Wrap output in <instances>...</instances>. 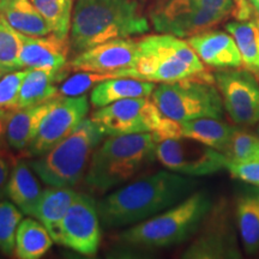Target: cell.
<instances>
[{
  "mask_svg": "<svg viewBox=\"0 0 259 259\" xmlns=\"http://www.w3.org/2000/svg\"><path fill=\"white\" fill-rule=\"evenodd\" d=\"M199 181L171 170L136 179L97 202L105 229L124 228L154 218L198 190Z\"/></svg>",
  "mask_w": 259,
  "mask_h": 259,
  "instance_id": "1",
  "label": "cell"
},
{
  "mask_svg": "<svg viewBox=\"0 0 259 259\" xmlns=\"http://www.w3.org/2000/svg\"><path fill=\"white\" fill-rule=\"evenodd\" d=\"M150 25L136 0H77L70 30L76 54L96 45L142 35Z\"/></svg>",
  "mask_w": 259,
  "mask_h": 259,
  "instance_id": "2",
  "label": "cell"
},
{
  "mask_svg": "<svg viewBox=\"0 0 259 259\" xmlns=\"http://www.w3.org/2000/svg\"><path fill=\"white\" fill-rule=\"evenodd\" d=\"M157 141L153 132L108 136L94 151L85 184L99 192L132 180L156 158Z\"/></svg>",
  "mask_w": 259,
  "mask_h": 259,
  "instance_id": "3",
  "label": "cell"
},
{
  "mask_svg": "<svg viewBox=\"0 0 259 259\" xmlns=\"http://www.w3.org/2000/svg\"><path fill=\"white\" fill-rule=\"evenodd\" d=\"M212 204L205 191L197 190L177 205L131 226L119 234V239L130 247L143 250L166 248L181 244L198 232Z\"/></svg>",
  "mask_w": 259,
  "mask_h": 259,
  "instance_id": "4",
  "label": "cell"
},
{
  "mask_svg": "<svg viewBox=\"0 0 259 259\" xmlns=\"http://www.w3.org/2000/svg\"><path fill=\"white\" fill-rule=\"evenodd\" d=\"M106 137L92 118H84L56 147L28 161L29 166L47 185L73 187L85 176L94 151Z\"/></svg>",
  "mask_w": 259,
  "mask_h": 259,
  "instance_id": "5",
  "label": "cell"
},
{
  "mask_svg": "<svg viewBox=\"0 0 259 259\" xmlns=\"http://www.w3.org/2000/svg\"><path fill=\"white\" fill-rule=\"evenodd\" d=\"M209 76L187 40L169 34L148 35L138 40V59L126 77L154 83Z\"/></svg>",
  "mask_w": 259,
  "mask_h": 259,
  "instance_id": "6",
  "label": "cell"
},
{
  "mask_svg": "<svg viewBox=\"0 0 259 259\" xmlns=\"http://www.w3.org/2000/svg\"><path fill=\"white\" fill-rule=\"evenodd\" d=\"M151 99L162 114L177 121L199 118L220 119L225 112L222 96L211 74L160 83Z\"/></svg>",
  "mask_w": 259,
  "mask_h": 259,
  "instance_id": "7",
  "label": "cell"
},
{
  "mask_svg": "<svg viewBox=\"0 0 259 259\" xmlns=\"http://www.w3.org/2000/svg\"><path fill=\"white\" fill-rule=\"evenodd\" d=\"M239 239L234 206L221 199L212 204L199 227L198 234L181 258L239 259L242 257Z\"/></svg>",
  "mask_w": 259,
  "mask_h": 259,
  "instance_id": "8",
  "label": "cell"
},
{
  "mask_svg": "<svg viewBox=\"0 0 259 259\" xmlns=\"http://www.w3.org/2000/svg\"><path fill=\"white\" fill-rule=\"evenodd\" d=\"M156 158L168 170L193 178L212 176L228 166L221 151L187 137L157 142Z\"/></svg>",
  "mask_w": 259,
  "mask_h": 259,
  "instance_id": "9",
  "label": "cell"
},
{
  "mask_svg": "<svg viewBox=\"0 0 259 259\" xmlns=\"http://www.w3.org/2000/svg\"><path fill=\"white\" fill-rule=\"evenodd\" d=\"M90 118L108 136L156 132L166 116L150 97H137L100 107Z\"/></svg>",
  "mask_w": 259,
  "mask_h": 259,
  "instance_id": "10",
  "label": "cell"
},
{
  "mask_svg": "<svg viewBox=\"0 0 259 259\" xmlns=\"http://www.w3.org/2000/svg\"><path fill=\"white\" fill-rule=\"evenodd\" d=\"M215 84L222 96L225 111L235 124L254 126L259 121V82L246 67L218 70Z\"/></svg>",
  "mask_w": 259,
  "mask_h": 259,
  "instance_id": "11",
  "label": "cell"
},
{
  "mask_svg": "<svg viewBox=\"0 0 259 259\" xmlns=\"http://www.w3.org/2000/svg\"><path fill=\"white\" fill-rule=\"evenodd\" d=\"M226 18L205 9L198 0H164L150 14L155 30L181 38L212 29Z\"/></svg>",
  "mask_w": 259,
  "mask_h": 259,
  "instance_id": "12",
  "label": "cell"
},
{
  "mask_svg": "<svg viewBox=\"0 0 259 259\" xmlns=\"http://www.w3.org/2000/svg\"><path fill=\"white\" fill-rule=\"evenodd\" d=\"M90 103L85 94L79 96L58 95L51 111L45 116L36 137L25 151L28 156H41L56 147L87 118Z\"/></svg>",
  "mask_w": 259,
  "mask_h": 259,
  "instance_id": "13",
  "label": "cell"
},
{
  "mask_svg": "<svg viewBox=\"0 0 259 259\" xmlns=\"http://www.w3.org/2000/svg\"><path fill=\"white\" fill-rule=\"evenodd\" d=\"M101 242V221L97 202L78 192L61 223L60 245L83 255L96 254Z\"/></svg>",
  "mask_w": 259,
  "mask_h": 259,
  "instance_id": "14",
  "label": "cell"
},
{
  "mask_svg": "<svg viewBox=\"0 0 259 259\" xmlns=\"http://www.w3.org/2000/svg\"><path fill=\"white\" fill-rule=\"evenodd\" d=\"M137 59L138 40L114 38L76 54L70 66L74 71L118 73L120 77H126Z\"/></svg>",
  "mask_w": 259,
  "mask_h": 259,
  "instance_id": "15",
  "label": "cell"
},
{
  "mask_svg": "<svg viewBox=\"0 0 259 259\" xmlns=\"http://www.w3.org/2000/svg\"><path fill=\"white\" fill-rule=\"evenodd\" d=\"M22 47L19 53L21 69L60 71L66 69L71 51L70 38L64 40L54 34L29 36L19 32Z\"/></svg>",
  "mask_w": 259,
  "mask_h": 259,
  "instance_id": "16",
  "label": "cell"
},
{
  "mask_svg": "<svg viewBox=\"0 0 259 259\" xmlns=\"http://www.w3.org/2000/svg\"><path fill=\"white\" fill-rule=\"evenodd\" d=\"M187 42L204 65L218 70L242 66L240 52L228 31L209 29L189 37Z\"/></svg>",
  "mask_w": 259,
  "mask_h": 259,
  "instance_id": "17",
  "label": "cell"
},
{
  "mask_svg": "<svg viewBox=\"0 0 259 259\" xmlns=\"http://www.w3.org/2000/svg\"><path fill=\"white\" fill-rule=\"evenodd\" d=\"M57 97L40 105L10 109L5 132L6 144L9 148L21 153H25L28 150L32 139L36 137L45 116L56 102Z\"/></svg>",
  "mask_w": 259,
  "mask_h": 259,
  "instance_id": "18",
  "label": "cell"
},
{
  "mask_svg": "<svg viewBox=\"0 0 259 259\" xmlns=\"http://www.w3.org/2000/svg\"><path fill=\"white\" fill-rule=\"evenodd\" d=\"M42 192L40 184L34 176L29 162L19 160L12 167L6 186V196L24 215L34 218Z\"/></svg>",
  "mask_w": 259,
  "mask_h": 259,
  "instance_id": "19",
  "label": "cell"
},
{
  "mask_svg": "<svg viewBox=\"0 0 259 259\" xmlns=\"http://www.w3.org/2000/svg\"><path fill=\"white\" fill-rule=\"evenodd\" d=\"M69 76V70L46 71L28 69L19 89L16 108L40 105L54 99L59 94V85Z\"/></svg>",
  "mask_w": 259,
  "mask_h": 259,
  "instance_id": "20",
  "label": "cell"
},
{
  "mask_svg": "<svg viewBox=\"0 0 259 259\" xmlns=\"http://www.w3.org/2000/svg\"><path fill=\"white\" fill-rule=\"evenodd\" d=\"M77 194L78 192L71 187L54 186H51L42 192L34 218L46 227L54 242L58 245H60L61 223Z\"/></svg>",
  "mask_w": 259,
  "mask_h": 259,
  "instance_id": "21",
  "label": "cell"
},
{
  "mask_svg": "<svg viewBox=\"0 0 259 259\" xmlns=\"http://www.w3.org/2000/svg\"><path fill=\"white\" fill-rule=\"evenodd\" d=\"M236 225L246 253L259 251V187L248 185L236 197L234 204Z\"/></svg>",
  "mask_w": 259,
  "mask_h": 259,
  "instance_id": "22",
  "label": "cell"
},
{
  "mask_svg": "<svg viewBox=\"0 0 259 259\" xmlns=\"http://www.w3.org/2000/svg\"><path fill=\"white\" fill-rule=\"evenodd\" d=\"M156 84L132 77H116L103 80L93 89L90 103L95 107H105L113 102L137 97H150Z\"/></svg>",
  "mask_w": 259,
  "mask_h": 259,
  "instance_id": "23",
  "label": "cell"
},
{
  "mask_svg": "<svg viewBox=\"0 0 259 259\" xmlns=\"http://www.w3.org/2000/svg\"><path fill=\"white\" fill-rule=\"evenodd\" d=\"M0 17L15 30L29 36L52 34L46 21L30 0H0Z\"/></svg>",
  "mask_w": 259,
  "mask_h": 259,
  "instance_id": "24",
  "label": "cell"
},
{
  "mask_svg": "<svg viewBox=\"0 0 259 259\" xmlns=\"http://www.w3.org/2000/svg\"><path fill=\"white\" fill-rule=\"evenodd\" d=\"M180 137H187L225 153L235 128L219 118H199L179 121Z\"/></svg>",
  "mask_w": 259,
  "mask_h": 259,
  "instance_id": "25",
  "label": "cell"
},
{
  "mask_svg": "<svg viewBox=\"0 0 259 259\" xmlns=\"http://www.w3.org/2000/svg\"><path fill=\"white\" fill-rule=\"evenodd\" d=\"M53 238L37 219L22 220L16 234V257L19 259L42 258L53 246Z\"/></svg>",
  "mask_w": 259,
  "mask_h": 259,
  "instance_id": "26",
  "label": "cell"
},
{
  "mask_svg": "<svg viewBox=\"0 0 259 259\" xmlns=\"http://www.w3.org/2000/svg\"><path fill=\"white\" fill-rule=\"evenodd\" d=\"M241 54L242 66L252 72L259 70V27L255 21H236L226 24Z\"/></svg>",
  "mask_w": 259,
  "mask_h": 259,
  "instance_id": "27",
  "label": "cell"
},
{
  "mask_svg": "<svg viewBox=\"0 0 259 259\" xmlns=\"http://www.w3.org/2000/svg\"><path fill=\"white\" fill-rule=\"evenodd\" d=\"M44 17L52 34L67 40L70 38L73 0H30Z\"/></svg>",
  "mask_w": 259,
  "mask_h": 259,
  "instance_id": "28",
  "label": "cell"
},
{
  "mask_svg": "<svg viewBox=\"0 0 259 259\" xmlns=\"http://www.w3.org/2000/svg\"><path fill=\"white\" fill-rule=\"evenodd\" d=\"M228 162H259V137L255 134L235 128L225 153Z\"/></svg>",
  "mask_w": 259,
  "mask_h": 259,
  "instance_id": "29",
  "label": "cell"
},
{
  "mask_svg": "<svg viewBox=\"0 0 259 259\" xmlns=\"http://www.w3.org/2000/svg\"><path fill=\"white\" fill-rule=\"evenodd\" d=\"M24 213L9 200H0V251L12 254L16 248L17 228Z\"/></svg>",
  "mask_w": 259,
  "mask_h": 259,
  "instance_id": "30",
  "label": "cell"
},
{
  "mask_svg": "<svg viewBox=\"0 0 259 259\" xmlns=\"http://www.w3.org/2000/svg\"><path fill=\"white\" fill-rule=\"evenodd\" d=\"M22 41L21 35L0 17V65L6 72L22 70L19 65Z\"/></svg>",
  "mask_w": 259,
  "mask_h": 259,
  "instance_id": "31",
  "label": "cell"
},
{
  "mask_svg": "<svg viewBox=\"0 0 259 259\" xmlns=\"http://www.w3.org/2000/svg\"><path fill=\"white\" fill-rule=\"evenodd\" d=\"M120 77L118 73H102L88 72V71H78L70 78L63 80L59 85V94L63 96H79L84 95L90 89H94L97 84L103 80Z\"/></svg>",
  "mask_w": 259,
  "mask_h": 259,
  "instance_id": "32",
  "label": "cell"
},
{
  "mask_svg": "<svg viewBox=\"0 0 259 259\" xmlns=\"http://www.w3.org/2000/svg\"><path fill=\"white\" fill-rule=\"evenodd\" d=\"M28 69L8 72L0 79V108L15 109L21 84L23 82Z\"/></svg>",
  "mask_w": 259,
  "mask_h": 259,
  "instance_id": "33",
  "label": "cell"
},
{
  "mask_svg": "<svg viewBox=\"0 0 259 259\" xmlns=\"http://www.w3.org/2000/svg\"><path fill=\"white\" fill-rule=\"evenodd\" d=\"M227 170L234 179L242 181L246 185L259 187V162H248V163L228 162Z\"/></svg>",
  "mask_w": 259,
  "mask_h": 259,
  "instance_id": "34",
  "label": "cell"
},
{
  "mask_svg": "<svg viewBox=\"0 0 259 259\" xmlns=\"http://www.w3.org/2000/svg\"><path fill=\"white\" fill-rule=\"evenodd\" d=\"M14 164V157L4 148H0V198L6 194V186Z\"/></svg>",
  "mask_w": 259,
  "mask_h": 259,
  "instance_id": "35",
  "label": "cell"
},
{
  "mask_svg": "<svg viewBox=\"0 0 259 259\" xmlns=\"http://www.w3.org/2000/svg\"><path fill=\"white\" fill-rule=\"evenodd\" d=\"M204 8L216 14L226 16L227 18L231 15L235 14V2L234 0H198Z\"/></svg>",
  "mask_w": 259,
  "mask_h": 259,
  "instance_id": "36",
  "label": "cell"
},
{
  "mask_svg": "<svg viewBox=\"0 0 259 259\" xmlns=\"http://www.w3.org/2000/svg\"><path fill=\"white\" fill-rule=\"evenodd\" d=\"M235 2V14L234 16L238 21H247L253 14V9L250 4V0H234Z\"/></svg>",
  "mask_w": 259,
  "mask_h": 259,
  "instance_id": "37",
  "label": "cell"
},
{
  "mask_svg": "<svg viewBox=\"0 0 259 259\" xmlns=\"http://www.w3.org/2000/svg\"><path fill=\"white\" fill-rule=\"evenodd\" d=\"M8 108H0V148H4L6 144L5 132H6V121H8L9 115Z\"/></svg>",
  "mask_w": 259,
  "mask_h": 259,
  "instance_id": "38",
  "label": "cell"
},
{
  "mask_svg": "<svg viewBox=\"0 0 259 259\" xmlns=\"http://www.w3.org/2000/svg\"><path fill=\"white\" fill-rule=\"evenodd\" d=\"M250 4L253 9V12L259 17V0H250Z\"/></svg>",
  "mask_w": 259,
  "mask_h": 259,
  "instance_id": "39",
  "label": "cell"
},
{
  "mask_svg": "<svg viewBox=\"0 0 259 259\" xmlns=\"http://www.w3.org/2000/svg\"><path fill=\"white\" fill-rule=\"evenodd\" d=\"M5 73H8V72H6V70L4 69V67L2 66V65H0V79L3 78V76H4Z\"/></svg>",
  "mask_w": 259,
  "mask_h": 259,
  "instance_id": "40",
  "label": "cell"
},
{
  "mask_svg": "<svg viewBox=\"0 0 259 259\" xmlns=\"http://www.w3.org/2000/svg\"><path fill=\"white\" fill-rule=\"evenodd\" d=\"M254 134H255V135H257V136H258V137H259V121L257 122V124H255V125H254Z\"/></svg>",
  "mask_w": 259,
  "mask_h": 259,
  "instance_id": "41",
  "label": "cell"
},
{
  "mask_svg": "<svg viewBox=\"0 0 259 259\" xmlns=\"http://www.w3.org/2000/svg\"><path fill=\"white\" fill-rule=\"evenodd\" d=\"M254 74H255V77H257V79H258V82H259V70H257V71H254L253 72Z\"/></svg>",
  "mask_w": 259,
  "mask_h": 259,
  "instance_id": "42",
  "label": "cell"
},
{
  "mask_svg": "<svg viewBox=\"0 0 259 259\" xmlns=\"http://www.w3.org/2000/svg\"><path fill=\"white\" fill-rule=\"evenodd\" d=\"M254 21H255V23H257L258 27H259V17H257V19H254Z\"/></svg>",
  "mask_w": 259,
  "mask_h": 259,
  "instance_id": "43",
  "label": "cell"
}]
</instances>
